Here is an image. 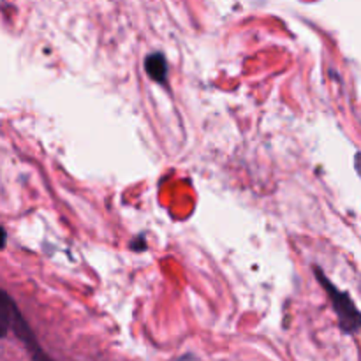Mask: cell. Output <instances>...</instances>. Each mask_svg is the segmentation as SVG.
<instances>
[{
  "mask_svg": "<svg viewBox=\"0 0 361 361\" xmlns=\"http://www.w3.org/2000/svg\"><path fill=\"white\" fill-rule=\"evenodd\" d=\"M137 243H133L130 245V249L133 250H137V252H141V250H147V243H145V238H136Z\"/></svg>",
  "mask_w": 361,
  "mask_h": 361,
  "instance_id": "3957f363",
  "label": "cell"
},
{
  "mask_svg": "<svg viewBox=\"0 0 361 361\" xmlns=\"http://www.w3.org/2000/svg\"><path fill=\"white\" fill-rule=\"evenodd\" d=\"M145 71L157 83H168V60L162 53H150L145 59Z\"/></svg>",
  "mask_w": 361,
  "mask_h": 361,
  "instance_id": "7a4b0ae2",
  "label": "cell"
},
{
  "mask_svg": "<svg viewBox=\"0 0 361 361\" xmlns=\"http://www.w3.org/2000/svg\"><path fill=\"white\" fill-rule=\"evenodd\" d=\"M355 166H356V171H358V175L361 176V154H358L355 157Z\"/></svg>",
  "mask_w": 361,
  "mask_h": 361,
  "instance_id": "277c9868",
  "label": "cell"
},
{
  "mask_svg": "<svg viewBox=\"0 0 361 361\" xmlns=\"http://www.w3.org/2000/svg\"><path fill=\"white\" fill-rule=\"evenodd\" d=\"M314 274H316L317 281H319L321 288L328 293L330 296V302L334 305L335 314H337L338 326L344 334H356L361 328V312L356 307V303L353 302L351 296L348 293L341 291L330 279L326 277L323 270L319 267L314 268Z\"/></svg>",
  "mask_w": 361,
  "mask_h": 361,
  "instance_id": "6da1fadb",
  "label": "cell"
}]
</instances>
